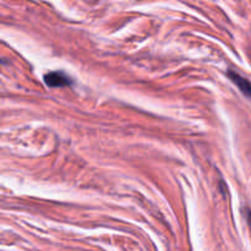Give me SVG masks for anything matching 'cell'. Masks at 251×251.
Returning a JSON list of instances; mask_svg holds the SVG:
<instances>
[{
    "label": "cell",
    "instance_id": "1",
    "mask_svg": "<svg viewBox=\"0 0 251 251\" xmlns=\"http://www.w3.org/2000/svg\"><path fill=\"white\" fill-rule=\"evenodd\" d=\"M44 82L48 87L58 88V87H68L74 85V80L64 71H49L44 75Z\"/></svg>",
    "mask_w": 251,
    "mask_h": 251
},
{
    "label": "cell",
    "instance_id": "2",
    "mask_svg": "<svg viewBox=\"0 0 251 251\" xmlns=\"http://www.w3.org/2000/svg\"><path fill=\"white\" fill-rule=\"evenodd\" d=\"M226 75H227V77L239 88V91L245 96V97L251 98V82L247 77H244V76H242L239 73L232 70V69H228Z\"/></svg>",
    "mask_w": 251,
    "mask_h": 251
},
{
    "label": "cell",
    "instance_id": "3",
    "mask_svg": "<svg viewBox=\"0 0 251 251\" xmlns=\"http://www.w3.org/2000/svg\"><path fill=\"white\" fill-rule=\"evenodd\" d=\"M244 216H245V218H247L248 226H249V228L251 229V210L249 207L244 208Z\"/></svg>",
    "mask_w": 251,
    "mask_h": 251
}]
</instances>
